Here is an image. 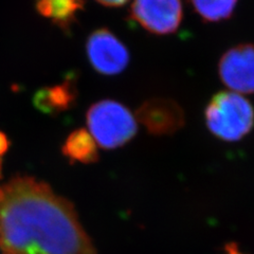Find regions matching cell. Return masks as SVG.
Wrapping results in <instances>:
<instances>
[{
  "label": "cell",
  "instance_id": "6da1fadb",
  "mask_svg": "<svg viewBox=\"0 0 254 254\" xmlns=\"http://www.w3.org/2000/svg\"><path fill=\"white\" fill-rule=\"evenodd\" d=\"M0 252L97 254L73 204L29 176L0 186Z\"/></svg>",
  "mask_w": 254,
  "mask_h": 254
},
{
  "label": "cell",
  "instance_id": "7a4b0ae2",
  "mask_svg": "<svg viewBox=\"0 0 254 254\" xmlns=\"http://www.w3.org/2000/svg\"><path fill=\"white\" fill-rule=\"evenodd\" d=\"M87 126L98 146L115 149L127 144L138 131V122L121 103L103 100L92 104L86 115Z\"/></svg>",
  "mask_w": 254,
  "mask_h": 254
},
{
  "label": "cell",
  "instance_id": "3957f363",
  "mask_svg": "<svg viewBox=\"0 0 254 254\" xmlns=\"http://www.w3.org/2000/svg\"><path fill=\"white\" fill-rule=\"evenodd\" d=\"M204 116L210 131L228 142L241 140L254 125V109L250 102L240 93L231 91L214 95Z\"/></svg>",
  "mask_w": 254,
  "mask_h": 254
},
{
  "label": "cell",
  "instance_id": "277c9868",
  "mask_svg": "<svg viewBox=\"0 0 254 254\" xmlns=\"http://www.w3.org/2000/svg\"><path fill=\"white\" fill-rule=\"evenodd\" d=\"M86 53L92 68L100 74H120L129 64V52L125 45L108 29H98L89 35Z\"/></svg>",
  "mask_w": 254,
  "mask_h": 254
},
{
  "label": "cell",
  "instance_id": "5b68a950",
  "mask_svg": "<svg viewBox=\"0 0 254 254\" xmlns=\"http://www.w3.org/2000/svg\"><path fill=\"white\" fill-rule=\"evenodd\" d=\"M131 18L156 35L175 33L182 20L181 0H133Z\"/></svg>",
  "mask_w": 254,
  "mask_h": 254
},
{
  "label": "cell",
  "instance_id": "8992f818",
  "mask_svg": "<svg viewBox=\"0 0 254 254\" xmlns=\"http://www.w3.org/2000/svg\"><path fill=\"white\" fill-rule=\"evenodd\" d=\"M136 119L153 136H171L186 123L184 109L176 101L166 98L143 102L136 111Z\"/></svg>",
  "mask_w": 254,
  "mask_h": 254
},
{
  "label": "cell",
  "instance_id": "52a82bcc",
  "mask_svg": "<svg viewBox=\"0 0 254 254\" xmlns=\"http://www.w3.org/2000/svg\"><path fill=\"white\" fill-rule=\"evenodd\" d=\"M219 76L237 92H254V45L243 44L228 50L219 62Z\"/></svg>",
  "mask_w": 254,
  "mask_h": 254
},
{
  "label": "cell",
  "instance_id": "ba28073f",
  "mask_svg": "<svg viewBox=\"0 0 254 254\" xmlns=\"http://www.w3.org/2000/svg\"><path fill=\"white\" fill-rule=\"evenodd\" d=\"M76 100V89L71 79L60 85L45 87L34 95V106L44 114L55 115L68 110Z\"/></svg>",
  "mask_w": 254,
  "mask_h": 254
},
{
  "label": "cell",
  "instance_id": "9c48e42d",
  "mask_svg": "<svg viewBox=\"0 0 254 254\" xmlns=\"http://www.w3.org/2000/svg\"><path fill=\"white\" fill-rule=\"evenodd\" d=\"M36 10L62 30L67 31L76 21L77 14L84 10V0H37Z\"/></svg>",
  "mask_w": 254,
  "mask_h": 254
},
{
  "label": "cell",
  "instance_id": "30bf717a",
  "mask_svg": "<svg viewBox=\"0 0 254 254\" xmlns=\"http://www.w3.org/2000/svg\"><path fill=\"white\" fill-rule=\"evenodd\" d=\"M62 152L70 161L89 164L99 160L97 142L85 128H78L69 133L62 146Z\"/></svg>",
  "mask_w": 254,
  "mask_h": 254
},
{
  "label": "cell",
  "instance_id": "8fae6325",
  "mask_svg": "<svg viewBox=\"0 0 254 254\" xmlns=\"http://www.w3.org/2000/svg\"><path fill=\"white\" fill-rule=\"evenodd\" d=\"M197 14L210 22L220 21L232 15L237 0H190Z\"/></svg>",
  "mask_w": 254,
  "mask_h": 254
},
{
  "label": "cell",
  "instance_id": "7c38bea8",
  "mask_svg": "<svg viewBox=\"0 0 254 254\" xmlns=\"http://www.w3.org/2000/svg\"><path fill=\"white\" fill-rule=\"evenodd\" d=\"M95 1L104 6L118 7V6H123L124 4L128 2L129 0H95Z\"/></svg>",
  "mask_w": 254,
  "mask_h": 254
},
{
  "label": "cell",
  "instance_id": "4fadbf2b",
  "mask_svg": "<svg viewBox=\"0 0 254 254\" xmlns=\"http://www.w3.org/2000/svg\"><path fill=\"white\" fill-rule=\"evenodd\" d=\"M10 147V141L5 136V133L0 131V157L3 156Z\"/></svg>",
  "mask_w": 254,
  "mask_h": 254
},
{
  "label": "cell",
  "instance_id": "5bb4252c",
  "mask_svg": "<svg viewBox=\"0 0 254 254\" xmlns=\"http://www.w3.org/2000/svg\"><path fill=\"white\" fill-rule=\"evenodd\" d=\"M226 254H244L240 251L237 246L235 245H228L226 248Z\"/></svg>",
  "mask_w": 254,
  "mask_h": 254
},
{
  "label": "cell",
  "instance_id": "9a60e30c",
  "mask_svg": "<svg viewBox=\"0 0 254 254\" xmlns=\"http://www.w3.org/2000/svg\"><path fill=\"white\" fill-rule=\"evenodd\" d=\"M0 176H1V160H0Z\"/></svg>",
  "mask_w": 254,
  "mask_h": 254
}]
</instances>
